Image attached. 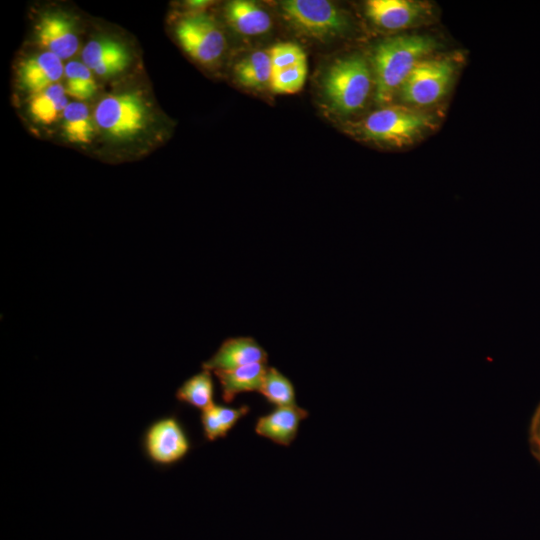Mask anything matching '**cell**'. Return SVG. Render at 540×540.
I'll return each instance as SVG.
<instances>
[{"label":"cell","mask_w":540,"mask_h":540,"mask_svg":"<svg viewBox=\"0 0 540 540\" xmlns=\"http://www.w3.org/2000/svg\"><path fill=\"white\" fill-rule=\"evenodd\" d=\"M308 415V412L297 404L275 407L268 414L258 418L255 432L276 444L289 446L296 438L300 423Z\"/></svg>","instance_id":"obj_14"},{"label":"cell","mask_w":540,"mask_h":540,"mask_svg":"<svg viewBox=\"0 0 540 540\" xmlns=\"http://www.w3.org/2000/svg\"><path fill=\"white\" fill-rule=\"evenodd\" d=\"M234 74L244 87L257 90L270 87L272 64L269 51L258 50L241 59L234 68Z\"/></svg>","instance_id":"obj_18"},{"label":"cell","mask_w":540,"mask_h":540,"mask_svg":"<svg viewBox=\"0 0 540 540\" xmlns=\"http://www.w3.org/2000/svg\"><path fill=\"white\" fill-rule=\"evenodd\" d=\"M371 84V71L366 60L354 55L334 62L326 71L322 86L333 110L351 114L364 106Z\"/></svg>","instance_id":"obj_3"},{"label":"cell","mask_w":540,"mask_h":540,"mask_svg":"<svg viewBox=\"0 0 540 540\" xmlns=\"http://www.w3.org/2000/svg\"><path fill=\"white\" fill-rule=\"evenodd\" d=\"M142 447L150 462L166 467L181 461L189 453L191 442L177 417L169 415L147 427Z\"/></svg>","instance_id":"obj_8"},{"label":"cell","mask_w":540,"mask_h":540,"mask_svg":"<svg viewBox=\"0 0 540 540\" xmlns=\"http://www.w3.org/2000/svg\"><path fill=\"white\" fill-rule=\"evenodd\" d=\"M422 2L410 0H369L366 14L377 26L386 30H400L420 21L427 13Z\"/></svg>","instance_id":"obj_13"},{"label":"cell","mask_w":540,"mask_h":540,"mask_svg":"<svg viewBox=\"0 0 540 540\" xmlns=\"http://www.w3.org/2000/svg\"><path fill=\"white\" fill-rule=\"evenodd\" d=\"M82 62L101 78H110L124 72L130 62L129 50L112 38L92 39L82 50Z\"/></svg>","instance_id":"obj_10"},{"label":"cell","mask_w":540,"mask_h":540,"mask_svg":"<svg viewBox=\"0 0 540 540\" xmlns=\"http://www.w3.org/2000/svg\"><path fill=\"white\" fill-rule=\"evenodd\" d=\"M259 393L275 407L296 405L292 382L275 367H267Z\"/></svg>","instance_id":"obj_23"},{"label":"cell","mask_w":540,"mask_h":540,"mask_svg":"<svg viewBox=\"0 0 540 540\" xmlns=\"http://www.w3.org/2000/svg\"><path fill=\"white\" fill-rule=\"evenodd\" d=\"M308 72L307 61L272 72L270 88L277 94H293L302 89Z\"/></svg>","instance_id":"obj_24"},{"label":"cell","mask_w":540,"mask_h":540,"mask_svg":"<svg viewBox=\"0 0 540 540\" xmlns=\"http://www.w3.org/2000/svg\"><path fill=\"white\" fill-rule=\"evenodd\" d=\"M272 72L290 68L307 61L303 49L291 42L278 43L269 50Z\"/></svg>","instance_id":"obj_25"},{"label":"cell","mask_w":540,"mask_h":540,"mask_svg":"<svg viewBox=\"0 0 540 540\" xmlns=\"http://www.w3.org/2000/svg\"><path fill=\"white\" fill-rule=\"evenodd\" d=\"M225 15L230 26L242 35H261L272 26L270 15L253 1H230L226 4Z\"/></svg>","instance_id":"obj_16"},{"label":"cell","mask_w":540,"mask_h":540,"mask_svg":"<svg viewBox=\"0 0 540 540\" xmlns=\"http://www.w3.org/2000/svg\"><path fill=\"white\" fill-rule=\"evenodd\" d=\"M93 118L97 130L108 139L131 141L147 129L150 109L139 91L124 90L103 96L94 108Z\"/></svg>","instance_id":"obj_2"},{"label":"cell","mask_w":540,"mask_h":540,"mask_svg":"<svg viewBox=\"0 0 540 540\" xmlns=\"http://www.w3.org/2000/svg\"><path fill=\"white\" fill-rule=\"evenodd\" d=\"M68 103L64 85L57 83L30 95L28 111L37 123L51 125L62 118Z\"/></svg>","instance_id":"obj_17"},{"label":"cell","mask_w":540,"mask_h":540,"mask_svg":"<svg viewBox=\"0 0 540 540\" xmlns=\"http://www.w3.org/2000/svg\"><path fill=\"white\" fill-rule=\"evenodd\" d=\"M64 78L66 93L79 102L89 100L97 93L94 73L83 62L69 61L64 68Z\"/></svg>","instance_id":"obj_22"},{"label":"cell","mask_w":540,"mask_h":540,"mask_svg":"<svg viewBox=\"0 0 540 540\" xmlns=\"http://www.w3.org/2000/svg\"><path fill=\"white\" fill-rule=\"evenodd\" d=\"M454 68L448 59H423L403 83L402 100L418 106L436 103L447 93Z\"/></svg>","instance_id":"obj_7"},{"label":"cell","mask_w":540,"mask_h":540,"mask_svg":"<svg viewBox=\"0 0 540 540\" xmlns=\"http://www.w3.org/2000/svg\"><path fill=\"white\" fill-rule=\"evenodd\" d=\"M175 35L182 49L203 65L218 62L226 48L225 36L217 22L204 13L180 18L175 26Z\"/></svg>","instance_id":"obj_6"},{"label":"cell","mask_w":540,"mask_h":540,"mask_svg":"<svg viewBox=\"0 0 540 540\" xmlns=\"http://www.w3.org/2000/svg\"><path fill=\"white\" fill-rule=\"evenodd\" d=\"M434 125L433 117L402 106L372 112L361 123L362 135L374 142L401 146L413 141Z\"/></svg>","instance_id":"obj_4"},{"label":"cell","mask_w":540,"mask_h":540,"mask_svg":"<svg viewBox=\"0 0 540 540\" xmlns=\"http://www.w3.org/2000/svg\"><path fill=\"white\" fill-rule=\"evenodd\" d=\"M64 68L62 59L42 50L22 60L18 68V81L32 95L57 84L64 77Z\"/></svg>","instance_id":"obj_11"},{"label":"cell","mask_w":540,"mask_h":540,"mask_svg":"<svg viewBox=\"0 0 540 540\" xmlns=\"http://www.w3.org/2000/svg\"><path fill=\"white\" fill-rule=\"evenodd\" d=\"M436 47L426 35H403L380 42L374 51L375 100L390 102L415 66Z\"/></svg>","instance_id":"obj_1"},{"label":"cell","mask_w":540,"mask_h":540,"mask_svg":"<svg viewBox=\"0 0 540 540\" xmlns=\"http://www.w3.org/2000/svg\"><path fill=\"white\" fill-rule=\"evenodd\" d=\"M62 130L67 140L72 143L84 145L91 142L97 128L85 103H68L62 115Z\"/></svg>","instance_id":"obj_20"},{"label":"cell","mask_w":540,"mask_h":540,"mask_svg":"<svg viewBox=\"0 0 540 540\" xmlns=\"http://www.w3.org/2000/svg\"><path fill=\"white\" fill-rule=\"evenodd\" d=\"M247 405L232 408L214 403L201 412L200 420L204 437L208 441L224 438L237 422L249 412Z\"/></svg>","instance_id":"obj_19"},{"label":"cell","mask_w":540,"mask_h":540,"mask_svg":"<svg viewBox=\"0 0 540 540\" xmlns=\"http://www.w3.org/2000/svg\"><path fill=\"white\" fill-rule=\"evenodd\" d=\"M267 361V353L252 337H231L222 342L216 352L202 364L211 372Z\"/></svg>","instance_id":"obj_12"},{"label":"cell","mask_w":540,"mask_h":540,"mask_svg":"<svg viewBox=\"0 0 540 540\" xmlns=\"http://www.w3.org/2000/svg\"><path fill=\"white\" fill-rule=\"evenodd\" d=\"M528 438L530 451L540 463V404L532 415Z\"/></svg>","instance_id":"obj_26"},{"label":"cell","mask_w":540,"mask_h":540,"mask_svg":"<svg viewBox=\"0 0 540 540\" xmlns=\"http://www.w3.org/2000/svg\"><path fill=\"white\" fill-rule=\"evenodd\" d=\"M211 1H198V0H193V1H188L187 4L190 8H192L193 10L195 11H201L203 9H205L207 6L211 5Z\"/></svg>","instance_id":"obj_27"},{"label":"cell","mask_w":540,"mask_h":540,"mask_svg":"<svg viewBox=\"0 0 540 540\" xmlns=\"http://www.w3.org/2000/svg\"><path fill=\"white\" fill-rule=\"evenodd\" d=\"M267 367L266 363L259 362L213 372L220 383L224 402L231 403L237 395L244 392H259Z\"/></svg>","instance_id":"obj_15"},{"label":"cell","mask_w":540,"mask_h":540,"mask_svg":"<svg viewBox=\"0 0 540 540\" xmlns=\"http://www.w3.org/2000/svg\"><path fill=\"white\" fill-rule=\"evenodd\" d=\"M176 398L201 412L212 406L215 402L211 371L202 369L184 381L176 391Z\"/></svg>","instance_id":"obj_21"},{"label":"cell","mask_w":540,"mask_h":540,"mask_svg":"<svg viewBox=\"0 0 540 540\" xmlns=\"http://www.w3.org/2000/svg\"><path fill=\"white\" fill-rule=\"evenodd\" d=\"M281 8L288 21L309 37L327 39L349 29L346 14L327 0H286Z\"/></svg>","instance_id":"obj_5"},{"label":"cell","mask_w":540,"mask_h":540,"mask_svg":"<svg viewBox=\"0 0 540 540\" xmlns=\"http://www.w3.org/2000/svg\"><path fill=\"white\" fill-rule=\"evenodd\" d=\"M35 32L39 46L62 60L73 57L78 51L80 43L74 23L63 14L43 15Z\"/></svg>","instance_id":"obj_9"}]
</instances>
